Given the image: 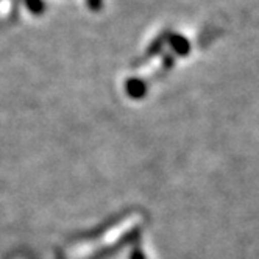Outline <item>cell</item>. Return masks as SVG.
Here are the masks:
<instances>
[{"label": "cell", "mask_w": 259, "mask_h": 259, "mask_svg": "<svg viewBox=\"0 0 259 259\" xmlns=\"http://www.w3.org/2000/svg\"><path fill=\"white\" fill-rule=\"evenodd\" d=\"M126 92L133 99H141L145 94V84L139 80H130L126 83Z\"/></svg>", "instance_id": "cell-1"}, {"label": "cell", "mask_w": 259, "mask_h": 259, "mask_svg": "<svg viewBox=\"0 0 259 259\" xmlns=\"http://www.w3.org/2000/svg\"><path fill=\"white\" fill-rule=\"evenodd\" d=\"M170 42H172L174 49H175L180 55H186V53L189 52V44H188V41L184 39V38H181V36H172V38H170Z\"/></svg>", "instance_id": "cell-2"}, {"label": "cell", "mask_w": 259, "mask_h": 259, "mask_svg": "<svg viewBox=\"0 0 259 259\" xmlns=\"http://www.w3.org/2000/svg\"><path fill=\"white\" fill-rule=\"evenodd\" d=\"M130 259H147V257H145L144 251H142L139 247H136V248L132 251V256H130Z\"/></svg>", "instance_id": "cell-3"}, {"label": "cell", "mask_w": 259, "mask_h": 259, "mask_svg": "<svg viewBox=\"0 0 259 259\" xmlns=\"http://www.w3.org/2000/svg\"><path fill=\"white\" fill-rule=\"evenodd\" d=\"M89 5H91L92 8H99V5H100V0H89Z\"/></svg>", "instance_id": "cell-4"}]
</instances>
